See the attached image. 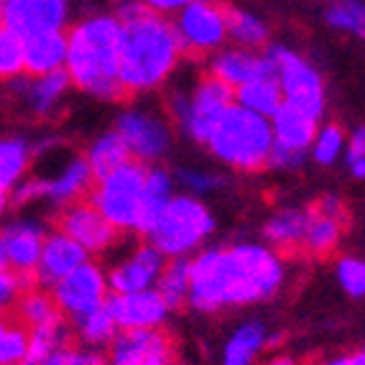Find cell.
Segmentation results:
<instances>
[{
  "label": "cell",
  "instance_id": "6da1fadb",
  "mask_svg": "<svg viewBox=\"0 0 365 365\" xmlns=\"http://www.w3.org/2000/svg\"><path fill=\"white\" fill-rule=\"evenodd\" d=\"M189 266V302L200 312L263 302L276 294L284 279L279 256L263 245L205 250Z\"/></svg>",
  "mask_w": 365,
  "mask_h": 365
},
{
  "label": "cell",
  "instance_id": "7a4b0ae2",
  "mask_svg": "<svg viewBox=\"0 0 365 365\" xmlns=\"http://www.w3.org/2000/svg\"><path fill=\"white\" fill-rule=\"evenodd\" d=\"M120 56L118 79L123 92H143L158 87L182 54L177 31L143 3H128L120 11Z\"/></svg>",
  "mask_w": 365,
  "mask_h": 365
},
{
  "label": "cell",
  "instance_id": "3957f363",
  "mask_svg": "<svg viewBox=\"0 0 365 365\" xmlns=\"http://www.w3.org/2000/svg\"><path fill=\"white\" fill-rule=\"evenodd\" d=\"M120 56V24L115 19H90L67 36V77L98 98H120L118 79Z\"/></svg>",
  "mask_w": 365,
  "mask_h": 365
},
{
  "label": "cell",
  "instance_id": "277c9868",
  "mask_svg": "<svg viewBox=\"0 0 365 365\" xmlns=\"http://www.w3.org/2000/svg\"><path fill=\"white\" fill-rule=\"evenodd\" d=\"M207 146L225 164L243 171H256L268 164L274 148L271 123L240 105H230L215 123Z\"/></svg>",
  "mask_w": 365,
  "mask_h": 365
},
{
  "label": "cell",
  "instance_id": "5b68a950",
  "mask_svg": "<svg viewBox=\"0 0 365 365\" xmlns=\"http://www.w3.org/2000/svg\"><path fill=\"white\" fill-rule=\"evenodd\" d=\"M212 227L215 220L202 202L192 197H171L146 235L151 237V248H156L161 256L182 258L200 248Z\"/></svg>",
  "mask_w": 365,
  "mask_h": 365
},
{
  "label": "cell",
  "instance_id": "8992f818",
  "mask_svg": "<svg viewBox=\"0 0 365 365\" xmlns=\"http://www.w3.org/2000/svg\"><path fill=\"white\" fill-rule=\"evenodd\" d=\"M143 182H146V169L135 161H125L123 166L100 177V184L92 192V207L115 230H135L140 200H143Z\"/></svg>",
  "mask_w": 365,
  "mask_h": 365
},
{
  "label": "cell",
  "instance_id": "52a82bcc",
  "mask_svg": "<svg viewBox=\"0 0 365 365\" xmlns=\"http://www.w3.org/2000/svg\"><path fill=\"white\" fill-rule=\"evenodd\" d=\"M268 59L274 64V74L281 87L284 103L292 105V108H299L312 118L322 115L324 87L319 74L302 56H297L289 49H281V46H274L268 51Z\"/></svg>",
  "mask_w": 365,
  "mask_h": 365
},
{
  "label": "cell",
  "instance_id": "ba28073f",
  "mask_svg": "<svg viewBox=\"0 0 365 365\" xmlns=\"http://www.w3.org/2000/svg\"><path fill=\"white\" fill-rule=\"evenodd\" d=\"M230 100H232L230 87L222 85L220 79L210 77L197 87L192 98H179L177 105H174V113H177L184 130H187L192 138L207 143L215 123H217L220 115L232 105Z\"/></svg>",
  "mask_w": 365,
  "mask_h": 365
},
{
  "label": "cell",
  "instance_id": "9c48e42d",
  "mask_svg": "<svg viewBox=\"0 0 365 365\" xmlns=\"http://www.w3.org/2000/svg\"><path fill=\"white\" fill-rule=\"evenodd\" d=\"M108 297V279L95 263L85 261L72 274H67L54 284V302L59 312H67L69 317L79 319L87 312L105 304Z\"/></svg>",
  "mask_w": 365,
  "mask_h": 365
},
{
  "label": "cell",
  "instance_id": "30bf717a",
  "mask_svg": "<svg viewBox=\"0 0 365 365\" xmlns=\"http://www.w3.org/2000/svg\"><path fill=\"white\" fill-rule=\"evenodd\" d=\"M174 31H177L182 49L210 51L220 46L227 36L225 11L215 3H192V6L182 8Z\"/></svg>",
  "mask_w": 365,
  "mask_h": 365
},
{
  "label": "cell",
  "instance_id": "8fae6325",
  "mask_svg": "<svg viewBox=\"0 0 365 365\" xmlns=\"http://www.w3.org/2000/svg\"><path fill=\"white\" fill-rule=\"evenodd\" d=\"M67 21L64 0H6L3 3V29L19 38L36 36L46 31H61Z\"/></svg>",
  "mask_w": 365,
  "mask_h": 365
},
{
  "label": "cell",
  "instance_id": "7c38bea8",
  "mask_svg": "<svg viewBox=\"0 0 365 365\" xmlns=\"http://www.w3.org/2000/svg\"><path fill=\"white\" fill-rule=\"evenodd\" d=\"M56 225H59V232L72 237L74 243L87 253L110 248L118 235L115 227L110 225L92 205H85V202H69L67 207L61 210Z\"/></svg>",
  "mask_w": 365,
  "mask_h": 365
},
{
  "label": "cell",
  "instance_id": "4fadbf2b",
  "mask_svg": "<svg viewBox=\"0 0 365 365\" xmlns=\"http://www.w3.org/2000/svg\"><path fill=\"white\" fill-rule=\"evenodd\" d=\"M118 135L123 138L130 156H138L140 161H156L169 151L171 135L166 123H161L156 115L130 110L118 120Z\"/></svg>",
  "mask_w": 365,
  "mask_h": 365
},
{
  "label": "cell",
  "instance_id": "5bb4252c",
  "mask_svg": "<svg viewBox=\"0 0 365 365\" xmlns=\"http://www.w3.org/2000/svg\"><path fill=\"white\" fill-rule=\"evenodd\" d=\"M174 347L161 329H125L113 345L110 365H171Z\"/></svg>",
  "mask_w": 365,
  "mask_h": 365
},
{
  "label": "cell",
  "instance_id": "9a60e30c",
  "mask_svg": "<svg viewBox=\"0 0 365 365\" xmlns=\"http://www.w3.org/2000/svg\"><path fill=\"white\" fill-rule=\"evenodd\" d=\"M342 222H345V215H342L340 200L324 197L322 202H317L314 207L304 212V230H302L299 245L312 256H327L340 240Z\"/></svg>",
  "mask_w": 365,
  "mask_h": 365
},
{
  "label": "cell",
  "instance_id": "2e32d148",
  "mask_svg": "<svg viewBox=\"0 0 365 365\" xmlns=\"http://www.w3.org/2000/svg\"><path fill=\"white\" fill-rule=\"evenodd\" d=\"M108 312L113 317L115 327L123 329H156L164 324L169 307L156 292H130L115 294L108 302Z\"/></svg>",
  "mask_w": 365,
  "mask_h": 365
},
{
  "label": "cell",
  "instance_id": "e0dca14e",
  "mask_svg": "<svg viewBox=\"0 0 365 365\" xmlns=\"http://www.w3.org/2000/svg\"><path fill=\"white\" fill-rule=\"evenodd\" d=\"M164 268L161 253L151 245H140L130 253L123 263H118L110 271L108 284L115 289V294H130V292H146L156 284L158 274Z\"/></svg>",
  "mask_w": 365,
  "mask_h": 365
},
{
  "label": "cell",
  "instance_id": "ac0fdd59",
  "mask_svg": "<svg viewBox=\"0 0 365 365\" xmlns=\"http://www.w3.org/2000/svg\"><path fill=\"white\" fill-rule=\"evenodd\" d=\"M87 261V250H82L72 237L64 232H54V235L43 237L41 256L36 263V279L46 287H54L56 281H61L67 274H72L74 268L82 266Z\"/></svg>",
  "mask_w": 365,
  "mask_h": 365
},
{
  "label": "cell",
  "instance_id": "d6986e66",
  "mask_svg": "<svg viewBox=\"0 0 365 365\" xmlns=\"http://www.w3.org/2000/svg\"><path fill=\"white\" fill-rule=\"evenodd\" d=\"M43 230L34 222H16L8 227L0 240H3V256H6V266L13 274L26 276L36 268L38 256H41L43 245Z\"/></svg>",
  "mask_w": 365,
  "mask_h": 365
},
{
  "label": "cell",
  "instance_id": "ffe728a7",
  "mask_svg": "<svg viewBox=\"0 0 365 365\" xmlns=\"http://www.w3.org/2000/svg\"><path fill=\"white\" fill-rule=\"evenodd\" d=\"M271 133H274V146L284 148L304 156V151L312 146L317 133V118L307 115L299 108L281 103L279 110L274 113V123H271Z\"/></svg>",
  "mask_w": 365,
  "mask_h": 365
},
{
  "label": "cell",
  "instance_id": "44dd1931",
  "mask_svg": "<svg viewBox=\"0 0 365 365\" xmlns=\"http://www.w3.org/2000/svg\"><path fill=\"white\" fill-rule=\"evenodd\" d=\"M64 56H67V36L61 31H46L24 38V69L34 77L61 69Z\"/></svg>",
  "mask_w": 365,
  "mask_h": 365
},
{
  "label": "cell",
  "instance_id": "7402d4cb",
  "mask_svg": "<svg viewBox=\"0 0 365 365\" xmlns=\"http://www.w3.org/2000/svg\"><path fill=\"white\" fill-rule=\"evenodd\" d=\"M263 74H274V64L268 56H256L250 51H222L212 61V77L230 90L245 85L250 79L263 77Z\"/></svg>",
  "mask_w": 365,
  "mask_h": 365
},
{
  "label": "cell",
  "instance_id": "603a6c76",
  "mask_svg": "<svg viewBox=\"0 0 365 365\" xmlns=\"http://www.w3.org/2000/svg\"><path fill=\"white\" fill-rule=\"evenodd\" d=\"M92 169L87 158H72L54 179H46V197H51L59 205L77 202L92 187Z\"/></svg>",
  "mask_w": 365,
  "mask_h": 365
},
{
  "label": "cell",
  "instance_id": "cb8c5ba5",
  "mask_svg": "<svg viewBox=\"0 0 365 365\" xmlns=\"http://www.w3.org/2000/svg\"><path fill=\"white\" fill-rule=\"evenodd\" d=\"M281 103H284V98H281L276 74H263V77L250 79V82L237 87V105L256 113V115L271 118Z\"/></svg>",
  "mask_w": 365,
  "mask_h": 365
},
{
  "label": "cell",
  "instance_id": "d4e9b609",
  "mask_svg": "<svg viewBox=\"0 0 365 365\" xmlns=\"http://www.w3.org/2000/svg\"><path fill=\"white\" fill-rule=\"evenodd\" d=\"M171 200V179L166 171L153 169L146 171V182H143V200H140V212H138V227L135 230L148 232L153 225V220L164 210V205Z\"/></svg>",
  "mask_w": 365,
  "mask_h": 365
},
{
  "label": "cell",
  "instance_id": "484cf974",
  "mask_svg": "<svg viewBox=\"0 0 365 365\" xmlns=\"http://www.w3.org/2000/svg\"><path fill=\"white\" fill-rule=\"evenodd\" d=\"M266 345V329L261 322H248L237 329L235 335L227 340L225 353H222V365H250L256 355Z\"/></svg>",
  "mask_w": 365,
  "mask_h": 365
},
{
  "label": "cell",
  "instance_id": "4316f807",
  "mask_svg": "<svg viewBox=\"0 0 365 365\" xmlns=\"http://www.w3.org/2000/svg\"><path fill=\"white\" fill-rule=\"evenodd\" d=\"M156 284V294L164 299V304L169 309L182 307L184 302H189V287H192V266H189V261H184V258L171 261L169 266L161 268Z\"/></svg>",
  "mask_w": 365,
  "mask_h": 365
},
{
  "label": "cell",
  "instance_id": "83f0119b",
  "mask_svg": "<svg viewBox=\"0 0 365 365\" xmlns=\"http://www.w3.org/2000/svg\"><path fill=\"white\" fill-rule=\"evenodd\" d=\"M13 314L26 324V329L41 327V324H49V322L61 319L54 297H49V294H43V292H26L24 297L19 299V304H16V312H13Z\"/></svg>",
  "mask_w": 365,
  "mask_h": 365
},
{
  "label": "cell",
  "instance_id": "f1b7e54d",
  "mask_svg": "<svg viewBox=\"0 0 365 365\" xmlns=\"http://www.w3.org/2000/svg\"><path fill=\"white\" fill-rule=\"evenodd\" d=\"M29 347V329L16 314L0 312V365H19Z\"/></svg>",
  "mask_w": 365,
  "mask_h": 365
},
{
  "label": "cell",
  "instance_id": "f546056e",
  "mask_svg": "<svg viewBox=\"0 0 365 365\" xmlns=\"http://www.w3.org/2000/svg\"><path fill=\"white\" fill-rule=\"evenodd\" d=\"M125 161H130V153L118 133L103 135V138L90 148V156H87V164H90L95 177H105V174H110L113 169L123 166Z\"/></svg>",
  "mask_w": 365,
  "mask_h": 365
},
{
  "label": "cell",
  "instance_id": "4dcf8cb0",
  "mask_svg": "<svg viewBox=\"0 0 365 365\" xmlns=\"http://www.w3.org/2000/svg\"><path fill=\"white\" fill-rule=\"evenodd\" d=\"M31 161L24 140H0V189L11 192L26 174Z\"/></svg>",
  "mask_w": 365,
  "mask_h": 365
},
{
  "label": "cell",
  "instance_id": "1f68e13d",
  "mask_svg": "<svg viewBox=\"0 0 365 365\" xmlns=\"http://www.w3.org/2000/svg\"><path fill=\"white\" fill-rule=\"evenodd\" d=\"M69 87V77L67 72H49L36 77V82H31L29 90H26V98H29L31 108L36 113H49L51 108L56 105V100L64 95V90Z\"/></svg>",
  "mask_w": 365,
  "mask_h": 365
},
{
  "label": "cell",
  "instance_id": "d6a6232c",
  "mask_svg": "<svg viewBox=\"0 0 365 365\" xmlns=\"http://www.w3.org/2000/svg\"><path fill=\"white\" fill-rule=\"evenodd\" d=\"M302 230H304V212L287 210V212H279L276 217L268 220L266 237L276 248H297L302 240Z\"/></svg>",
  "mask_w": 365,
  "mask_h": 365
},
{
  "label": "cell",
  "instance_id": "836d02e7",
  "mask_svg": "<svg viewBox=\"0 0 365 365\" xmlns=\"http://www.w3.org/2000/svg\"><path fill=\"white\" fill-rule=\"evenodd\" d=\"M74 322H77L79 337L87 340L90 345H105V342H110L115 337V329H118L108 312V304L87 312V314H82L79 319H74Z\"/></svg>",
  "mask_w": 365,
  "mask_h": 365
},
{
  "label": "cell",
  "instance_id": "e575fe53",
  "mask_svg": "<svg viewBox=\"0 0 365 365\" xmlns=\"http://www.w3.org/2000/svg\"><path fill=\"white\" fill-rule=\"evenodd\" d=\"M225 26L227 34L243 46H261L268 38L266 26L245 11H225Z\"/></svg>",
  "mask_w": 365,
  "mask_h": 365
},
{
  "label": "cell",
  "instance_id": "d590c367",
  "mask_svg": "<svg viewBox=\"0 0 365 365\" xmlns=\"http://www.w3.org/2000/svg\"><path fill=\"white\" fill-rule=\"evenodd\" d=\"M363 21H365V13L360 0H335L327 8V24L340 31L363 34Z\"/></svg>",
  "mask_w": 365,
  "mask_h": 365
},
{
  "label": "cell",
  "instance_id": "8d00e7d4",
  "mask_svg": "<svg viewBox=\"0 0 365 365\" xmlns=\"http://www.w3.org/2000/svg\"><path fill=\"white\" fill-rule=\"evenodd\" d=\"M24 72V38L11 31H0V77H16Z\"/></svg>",
  "mask_w": 365,
  "mask_h": 365
},
{
  "label": "cell",
  "instance_id": "74e56055",
  "mask_svg": "<svg viewBox=\"0 0 365 365\" xmlns=\"http://www.w3.org/2000/svg\"><path fill=\"white\" fill-rule=\"evenodd\" d=\"M312 153L319 164H332L337 156H340L342 146H345V133H342L337 125H327L319 133H314V140H312Z\"/></svg>",
  "mask_w": 365,
  "mask_h": 365
},
{
  "label": "cell",
  "instance_id": "f35d334b",
  "mask_svg": "<svg viewBox=\"0 0 365 365\" xmlns=\"http://www.w3.org/2000/svg\"><path fill=\"white\" fill-rule=\"evenodd\" d=\"M337 279L350 297H363L365 294V266L358 258H342L340 266H337Z\"/></svg>",
  "mask_w": 365,
  "mask_h": 365
},
{
  "label": "cell",
  "instance_id": "ab89813d",
  "mask_svg": "<svg viewBox=\"0 0 365 365\" xmlns=\"http://www.w3.org/2000/svg\"><path fill=\"white\" fill-rule=\"evenodd\" d=\"M43 365H108L103 355L92 350H77V347H59L46 358Z\"/></svg>",
  "mask_w": 365,
  "mask_h": 365
},
{
  "label": "cell",
  "instance_id": "60d3db41",
  "mask_svg": "<svg viewBox=\"0 0 365 365\" xmlns=\"http://www.w3.org/2000/svg\"><path fill=\"white\" fill-rule=\"evenodd\" d=\"M347 166H350V171H353L358 179L365 177V138H363V128L355 130L353 140H350V148H347Z\"/></svg>",
  "mask_w": 365,
  "mask_h": 365
},
{
  "label": "cell",
  "instance_id": "b9f144b4",
  "mask_svg": "<svg viewBox=\"0 0 365 365\" xmlns=\"http://www.w3.org/2000/svg\"><path fill=\"white\" fill-rule=\"evenodd\" d=\"M46 197V179H31L26 184H16V202H34Z\"/></svg>",
  "mask_w": 365,
  "mask_h": 365
},
{
  "label": "cell",
  "instance_id": "7bdbcfd3",
  "mask_svg": "<svg viewBox=\"0 0 365 365\" xmlns=\"http://www.w3.org/2000/svg\"><path fill=\"white\" fill-rule=\"evenodd\" d=\"M192 3H212V0H146L143 6L156 13H169V11H182V8L192 6Z\"/></svg>",
  "mask_w": 365,
  "mask_h": 365
},
{
  "label": "cell",
  "instance_id": "ee69618b",
  "mask_svg": "<svg viewBox=\"0 0 365 365\" xmlns=\"http://www.w3.org/2000/svg\"><path fill=\"white\" fill-rule=\"evenodd\" d=\"M182 179L187 182V187L197 189V192H205V189L215 187V182H217V179L210 177V174H197V171H184Z\"/></svg>",
  "mask_w": 365,
  "mask_h": 365
},
{
  "label": "cell",
  "instance_id": "f6af8a7d",
  "mask_svg": "<svg viewBox=\"0 0 365 365\" xmlns=\"http://www.w3.org/2000/svg\"><path fill=\"white\" fill-rule=\"evenodd\" d=\"M322 365H365V355L363 353H355V355H342V358L335 360H327Z\"/></svg>",
  "mask_w": 365,
  "mask_h": 365
},
{
  "label": "cell",
  "instance_id": "bcb514c9",
  "mask_svg": "<svg viewBox=\"0 0 365 365\" xmlns=\"http://www.w3.org/2000/svg\"><path fill=\"white\" fill-rule=\"evenodd\" d=\"M6 202H8V192L6 189H0V212L6 210Z\"/></svg>",
  "mask_w": 365,
  "mask_h": 365
},
{
  "label": "cell",
  "instance_id": "7dc6e473",
  "mask_svg": "<svg viewBox=\"0 0 365 365\" xmlns=\"http://www.w3.org/2000/svg\"><path fill=\"white\" fill-rule=\"evenodd\" d=\"M266 365H292V360H287V358H279V360H271V363H266Z\"/></svg>",
  "mask_w": 365,
  "mask_h": 365
},
{
  "label": "cell",
  "instance_id": "c3c4849f",
  "mask_svg": "<svg viewBox=\"0 0 365 365\" xmlns=\"http://www.w3.org/2000/svg\"><path fill=\"white\" fill-rule=\"evenodd\" d=\"M3 3H6V0H0V31H3Z\"/></svg>",
  "mask_w": 365,
  "mask_h": 365
}]
</instances>
